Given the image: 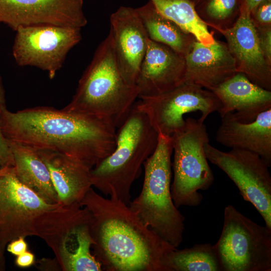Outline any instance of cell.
<instances>
[{"mask_svg":"<svg viewBox=\"0 0 271 271\" xmlns=\"http://www.w3.org/2000/svg\"><path fill=\"white\" fill-rule=\"evenodd\" d=\"M2 132L9 141L36 150H50L76 159L91 169L116 146V127L108 120L52 107L37 106L1 117Z\"/></svg>","mask_w":271,"mask_h":271,"instance_id":"obj_1","label":"cell"},{"mask_svg":"<svg viewBox=\"0 0 271 271\" xmlns=\"http://www.w3.org/2000/svg\"><path fill=\"white\" fill-rule=\"evenodd\" d=\"M91 187L80 204L91 214L93 254L107 271H167L165 255L175 247L145 225L129 205Z\"/></svg>","mask_w":271,"mask_h":271,"instance_id":"obj_2","label":"cell"},{"mask_svg":"<svg viewBox=\"0 0 271 271\" xmlns=\"http://www.w3.org/2000/svg\"><path fill=\"white\" fill-rule=\"evenodd\" d=\"M139 94L137 86L128 84L120 72L109 32L96 49L71 101L63 109L105 118L118 128Z\"/></svg>","mask_w":271,"mask_h":271,"instance_id":"obj_3","label":"cell"},{"mask_svg":"<svg viewBox=\"0 0 271 271\" xmlns=\"http://www.w3.org/2000/svg\"><path fill=\"white\" fill-rule=\"evenodd\" d=\"M117 128L114 151L91 170L92 183L104 195L114 194L128 204L131 186L155 150L159 133L135 103Z\"/></svg>","mask_w":271,"mask_h":271,"instance_id":"obj_4","label":"cell"},{"mask_svg":"<svg viewBox=\"0 0 271 271\" xmlns=\"http://www.w3.org/2000/svg\"><path fill=\"white\" fill-rule=\"evenodd\" d=\"M173 151L172 137L159 134L155 150L143 165L142 190L128 204L145 225L177 248L183 240L185 217L171 195Z\"/></svg>","mask_w":271,"mask_h":271,"instance_id":"obj_5","label":"cell"},{"mask_svg":"<svg viewBox=\"0 0 271 271\" xmlns=\"http://www.w3.org/2000/svg\"><path fill=\"white\" fill-rule=\"evenodd\" d=\"M91 214L80 203L60 205L36 220L37 236L51 248L63 271H101L91 248Z\"/></svg>","mask_w":271,"mask_h":271,"instance_id":"obj_6","label":"cell"},{"mask_svg":"<svg viewBox=\"0 0 271 271\" xmlns=\"http://www.w3.org/2000/svg\"><path fill=\"white\" fill-rule=\"evenodd\" d=\"M171 137L174 177L171 192L173 202L178 208L198 206L203 199L198 191L208 189L214 180L204 148L209 142L206 126L204 122L189 117Z\"/></svg>","mask_w":271,"mask_h":271,"instance_id":"obj_7","label":"cell"},{"mask_svg":"<svg viewBox=\"0 0 271 271\" xmlns=\"http://www.w3.org/2000/svg\"><path fill=\"white\" fill-rule=\"evenodd\" d=\"M214 246L222 271L271 270V229L232 205L224 209L222 231Z\"/></svg>","mask_w":271,"mask_h":271,"instance_id":"obj_8","label":"cell"},{"mask_svg":"<svg viewBox=\"0 0 271 271\" xmlns=\"http://www.w3.org/2000/svg\"><path fill=\"white\" fill-rule=\"evenodd\" d=\"M81 28L53 25L19 27L13 46L18 65L33 66L55 77L68 52L81 40Z\"/></svg>","mask_w":271,"mask_h":271,"instance_id":"obj_9","label":"cell"},{"mask_svg":"<svg viewBox=\"0 0 271 271\" xmlns=\"http://www.w3.org/2000/svg\"><path fill=\"white\" fill-rule=\"evenodd\" d=\"M204 148L208 161L234 183L244 200L255 208L271 229V176L266 163L257 154L244 150L223 152L209 143Z\"/></svg>","mask_w":271,"mask_h":271,"instance_id":"obj_10","label":"cell"},{"mask_svg":"<svg viewBox=\"0 0 271 271\" xmlns=\"http://www.w3.org/2000/svg\"><path fill=\"white\" fill-rule=\"evenodd\" d=\"M135 105L146 115L159 134L169 136L184 125L186 113L199 111L198 119L204 122L211 113L219 112L222 107L213 92L186 83L156 96L140 98Z\"/></svg>","mask_w":271,"mask_h":271,"instance_id":"obj_11","label":"cell"},{"mask_svg":"<svg viewBox=\"0 0 271 271\" xmlns=\"http://www.w3.org/2000/svg\"><path fill=\"white\" fill-rule=\"evenodd\" d=\"M59 204L47 202L17 178L13 166L0 168V250L19 237L36 236L42 214Z\"/></svg>","mask_w":271,"mask_h":271,"instance_id":"obj_12","label":"cell"},{"mask_svg":"<svg viewBox=\"0 0 271 271\" xmlns=\"http://www.w3.org/2000/svg\"><path fill=\"white\" fill-rule=\"evenodd\" d=\"M21 26L53 25L82 28L87 23L83 0H0V23Z\"/></svg>","mask_w":271,"mask_h":271,"instance_id":"obj_13","label":"cell"},{"mask_svg":"<svg viewBox=\"0 0 271 271\" xmlns=\"http://www.w3.org/2000/svg\"><path fill=\"white\" fill-rule=\"evenodd\" d=\"M216 30L225 38L234 59L237 72L244 74L253 83L271 91V65L261 50L250 14L240 7L239 15L231 27Z\"/></svg>","mask_w":271,"mask_h":271,"instance_id":"obj_14","label":"cell"},{"mask_svg":"<svg viewBox=\"0 0 271 271\" xmlns=\"http://www.w3.org/2000/svg\"><path fill=\"white\" fill-rule=\"evenodd\" d=\"M114 51L125 81L136 85L149 38L136 9L121 6L110 17Z\"/></svg>","mask_w":271,"mask_h":271,"instance_id":"obj_15","label":"cell"},{"mask_svg":"<svg viewBox=\"0 0 271 271\" xmlns=\"http://www.w3.org/2000/svg\"><path fill=\"white\" fill-rule=\"evenodd\" d=\"M184 56L149 38L136 85L139 98L156 96L184 83Z\"/></svg>","mask_w":271,"mask_h":271,"instance_id":"obj_16","label":"cell"},{"mask_svg":"<svg viewBox=\"0 0 271 271\" xmlns=\"http://www.w3.org/2000/svg\"><path fill=\"white\" fill-rule=\"evenodd\" d=\"M184 58V83L210 91L237 73L226 43L216 39L210 45L195 40Z\"/></svg>","mask_w":271,"mask_h":271,"instance_id":"obj_17","label":"cell"},{"mask_svg":"<svg viewBox=\"0 0 271 271\" xmlns=\"http://www.w3.org/2000/svg\"><path fill=\"white\" fill-rule=\"evenodd\" d=\"M221 102V117L228 112L242 123L254 120L261 112L271 108V91L252 82L237 72L211 90Z\"/></svg>","mask_w":271,"mask_h":271,"instance_id":"obj_18","label":"cell"},{"mask_svg":"<svg viewBox=\"0 0 271 271\" xmlns=\"http://www.w3.org/2000/svg\"><path fill=\"white\" fill-rule=\"evenodd\" d=\"M221 117L216 133L217 142L231 149L254 153L271 166V108L248 123L240 122L232 112Z\"/></svg>","mask_w":271,"mask_h":271,"instance_id":"obj_19","label":"cell"},{"mask_svg":"<svg viewBox=\"0 0 271 271\" xmlns=\"http://www.w3.org/2000/svg\"><path fill=\"white\" fill-rule=\"evenodd\" d=\"M46 165L58 204L80 203L92 187L91 169L79 160L50 150H37Z\"/></svg>","mask_w":271,"mask_h":271,"instance_id":"obj_20","label":"cell"},{"mask_svg":"<svg viewBox=\"0 0 271 271\" xmlns=\"http://www.w3.org/2000/svg\"><path fill=\"white\" fill-rule=\"evenodd\" d=\"M18 180L49 203L58 204L49 170L38 151L9 141Z\"/></svg>","mask_w":271,"mask_h":271,"instance_id":"obj_21","label":"cell"},{"mask_svg":"<svg viewBox=\"0 0 271 271\" xmlns=\"http://www.w3.org/2000/svg\"><path fill=\"white\" fill-rule=\"evenodd\" d=\"M148 38L185 56L196 39L174 22L161 15L150 1L136 8Z\"/></svg>","mask_w":271,"mask_h":271,"instance_id":"obj_22","label":"cell"},{"mask_svg":"<svg viewBox=\"0 0 271 271\" xmlns=\"http://www.w3.org/2000/svg\"><path fill=\"white\" fill-rule=\"evenodd\" d=\"M163 16L171 20L183 31L193 35L205 45L214 43L215 39L208 27L198 15L192 0H149Z\"/></svg>","mask_w":271,"mask_h":271,"instance_id":"obj_23","label":"cell"},{"mask_svg":"<svg viewBox=\"0 0 271 271\" xmlns=\"http://www.w3.org/2000/svg\"><path fill=\"white\" fill-rule=\"evenodd\" d=\"M167 271H222L214 245L197 244L190 248H175L163 259Z\"/></svg>","mask_w":271,"mask_h":271,"instance_id":"obj_24","label":"cell"},{"mask_svg":"<svg viewBox=\"0 0 271 271\" xmlns=\"http://www.w3.org/2000/svg\"><path fill=\"white\" fill-rule=\"evenodd\" d=\"M240 8V0H202L196 6L201 18L215 30L231 27L239 15Z\"/></svg>","mask_w":271,"mask_h":271,"instance_id":"obj_25","label":"cell"},{"mask_svg":"<svg viewBox=\"0 0 271 271\" xmlns=\"http://www.w3.org/2000/svg\"><path fill=\"white\" fill-rule=\"evenodd\" d=\"M7 108L5 91L0 76V168L11 167L14 165L13 155L9 141L4 136L1 126V117L2 112Z\"/></svg>","mask_w":271,"mask_h":271,"instance_id":"obj_26","label":"cell"},{"mask_svg":"<svg viewBox=\"0 0 271 271\" xmlns=\"http://www.w3.org/2000/svg\"><path fill=\"white\" fill-rule=\"evenodd\" d=\"M255 28L271 26V0H264L250 14Z\"/></svg>","mask_w":271,"mask_h":271,"instance_id":"obj_27","label":"cell"},{"mask_svg":"<svg viewBox=\"0 0 271 271\" xmlns=\"http://www.w3.org/2000/svg\"><path fill=\"white\" fill-rule=\"evenodd\" d=\"M256 29L263 55L267 63L271 65V26Z\"/></svg>","mask_w":271,"mask_h":271,"instance_id":"obj_28","label":"cell"},{"mask_svg":"<svg viewBox=\"0 0 271 271\" xmlns=\"http://www.w3.org/2000/svg\"><path fill=\"white\" fill-rule=\"evenodd\" d=\"M25 239L24 237H20L11 241L7 245V250L16 256L25 252L27 250L28 244Z\"/></svg>","mask_w":271,"mask_h":271,"instance_id":"obj_29","label":"cell"},{"mask_svg":"<svg viewBox=\"0 0 271 271\" xmlns=\"http://www.w3.org/2000/svg\"><path fill=\"white\" fill-rule=\"evenodd\" d=\"M35 262L34 254L30 251H26L22 254L17 256L15 259V264L20 267H28Z\"/></svg>","mask_w":271,"mask_h":271,"instance_id":"obj_30","label":"cell"},{"mask_svg":"<svg viewBox=\"0 0 271 271\" xmlns=\"http://www.w3.org/2000/svg\"><path fill=\"white\" fill-rule=\"evenodd\" d=\"M37 268L42 270H61L60 265L55 258L54 259L42 258L38 262Z\"/></svg>","mask_w":271,"mask_h":271,"instance_id":"obj_31","label":"cell"},{"mask_svg":"<svg viewBox=\"0 0 271 271\" xmlns=\"http://www.w3.org/2000/svg\"><path fill=\"white\" fill-rule=\"evenodd\" d=\"M263 1L264 0H240V7L251 14L257 6Z\"/></svg>","mask_w":271,"mask_h":271,"instance_id":"obj_32","label":"cell"},{"mask_svg":"<svg viewBox=\"0 0 271 271\" xmlns=\"http://www.w3.org/2000/svg\"><path fill=\"white\" fill-rule=\"evenodd\" d=\"M5 252L0 250V271H4L6 269V261Z\"/></svg>","mask_w":271,"mask_h":271,"instance_id":"obj_33","label":"cell"},{"mask_svg":"<svg viewBox=\"0 0 271 271\" xmlns=\"http://www.w3.org/2000/svg\"><path fill=\"white\" fill-rule=\"evenodd\" d=\"M202 0H192V1L194 3V4L196 6H197L198 4H199Z\"/></svg>","mask_w":271,"mask_h":271,"instance_id":"obj_34","label":"cell"}]
</instances>
